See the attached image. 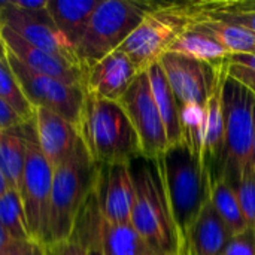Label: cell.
<instances>
[{
    "instance_id": "19",
    "label": "cell",
    "mask_w": 255,
    "mask_h": 255,
    "mask_svg": "<svg viewBox=\"0 0 255 255\" xmlns=\"http://www.w3.org/2000/svg\"><path fill=\"white\" fill-rule=\"evenodd\" d=\"M224 76H226V70L205 108L202 158L211 173L212 182L218 179L221 163H223V154H224V114H223V96H221Z\"/></svg>"
},
{
    "instance_id": "17",
    "label": "cell",
    "mask_w": 255,
    "mask_h": 255,
    "mask_svg": "<svg viewBox=\"0 0 255 255\" xmlns=\"http://www.w3.org/2000/svg\"><path fill=\"white\" fill-rule=\"evenodd\" d=\"M33 124L39 146L52 167L61 164L81 139L73 124L48 109L36 108Z\"/></svg>"
},
{
    "instance_id": "15",
    "label": "cell",
    "mask_w": 255,
    "mask_h": 255,
    "mask_svg": "<svg viewBox=\"0 0 255 255\" xmlns=\"http://www.w3.org/2000/svg\"><path fill=\"white\" fill-rule=\"evenodd\" d=\"M0 34L3 39V43L6 46L7 54L15 57L19 63H22L30 70L52 76L70 84H84L85 81V70L79 63L52 55L49 52H45L24 39H21L16 33L12 30L0 25Z\"/></svg>"
},
{
    "instance_id": "14",
    "label": "cell",
    "mask_w": 255,
    "mask_h": 255,
    "mask_svg": "<svg viewBox=\"0 0 255 255\" xmlns=\"http://www.w3.org/2000/svg\"><path fill=\"white\" fill-rule=\"evenodd\" d=\"M94 194L105 220L115 224L130 223L134 188L128 164L100 166Z\"/></svg>"
},
{
    "instance_id": "40",
    "label": "cell",
    "mask_w": 255,
    "mask_h": 255,
    "mask_svg": "<svg viewBox=\"0 0 255 255\" xmlns=\"http://www.w3.org/2000/svg\"><path fill=\"white\" fill-rule=\"evenodd\" d=\"M90 253V255H102L100 253H94V251H88Z\"/></svg>"
},
{
    "instance_id": "16",
    "label": "cell",
    "mask_w": 255,
    "mask_h": 255,
    "mask_svg": "<svg viewBox=\"0 0 255 255\" xmlns=\"http://www.w3.org/2000/svg\"><path fill=\"white\" fill-rule=\"evenodd\" d=\"M140 70L120 49L111 52L85 72V91L94 97L118 102Z\"/></svg>"
},
{
    "instance_id": "1",
    "label": "cell",
    "mask_w": 255,
    "mask_h": 255,
    "mask_svg": "<svg viewBox=\"0 0 255 255\" xmlns=\"http://www.w3.org/2000/svg\"><path fill=\"white\" fill-rule=\"evenodd\" d=\"M128 166L134 188L131 227L157 255H179L182 242L172 217L157 158L140 155Z\"/></svg>"
},
{
    "instance_id": "5",
    "label": "cell",
    "mask_w": 255,
    "mask_h": 255,
    "mask_svg": "<svg viewBox=\"0 0 255 255\" xmlns=\"http://www.w3.org/2000/svg\"><path fill=\"white\" fill-rule=\"evenodd\" d=\"M224 154L218 179L236 184L245 176L255 175L253 146L255 128V96L226 72L223 88Z\"/></svg>"
},
{
    "instance_id": "26",
    "label": "cell",
    "mask_w": 255,
    "mask_h": 255,
    "mask_svg": "<svg viewBox=\"0 0 255 255\" xmlns=\"http://www.w3.org/2000/svg\"><path fill=\"white\" fill-rule=\"evenodd\" d=\"M211 203L233 236L244 232L248 227L236 191L227 181L217 179L212 182Z\"/></svg>"
},
{
    "instance_id": "6",
    "label": "cell",
    "mask_w": 255,
    "mask_h": 255,
    "mask_svg": "<svg viewBox=\"0 0 255 255\" xmlns=\"http://www.w3.org/2000/svg\"><path fill=\"white\" fill-rule=\"evenodd\" d=\"M151 9L152 3L148 1L100 0L75 48V57L84 70L117 51Z\"/></svg>"
},
{
    "instance_id": "20",
    "label": "cell",
    "mask_w": 255,
    "mask_h": 255,
    "mask_svg": "<svg viewBox=\"0 0 255 255\" xmlns=\"http://www.w3.org/2000/svg\"><path fill=\"white\" fill-rule=\"evenodd\" d=\"M100 0H48L46 10L73 51Z\"/></svg>"
},
{
    "instance_id": "25",
    "label": "cell",
    "mask_w": 255,
    "mask_h": 255,
    "mask_svg": "<svg viewBox=\"0 0 255 255\" xmlns=\"http://www.w3.org/2000/svg\"><path fill=\"white\" fill-rule=\"evenodd\" d=\"M25 163V143L21 126L0 130V172L12 190L19 193Z\"/></svg>"
},
{
    "instance_id": "23",
    "label": "cell",
    "mask_w": 255,
    "mask_h": 255,
    "mask_svg": "<svg viewBox=\"0 0 255 255\" xmlns=\"http://www.w3.org/2000/svg\"><path fill=\"white\" fill-rule=\"evenodd\" d=\"M167 52H176L211 64L217 69L224 67L230 57V54L211 36L194 28H187L185 31H182L173 40Z\"/></svg>"
},
{
    "instance_id": "37",
    "label": "cell",
    "mask_w": 255,
    "mask_h": 255,
    "mask_svg": "<svg viewBox=\"0 0 255 255\" xmlns=\"http://www.w3.org/2000/svg\"><path fill=\"white\" fill-rule=\"evenodd\" d=\"M6 61H7V51H6V46H4L1 34H0V63H6Z\"/></svg>"
},
{
    "instance_id": "36",
    "label": "cell",
    "mask_w": 255,
    "mask_h": 255,
    "mask_svg": "<svg viewBox=\"0 0 255 255\" xmlns=\"http://www.w3.org/2000/svg\"><path fill=\"white\" fill-rule=\"evenodd\" d=\"M25 247H27V242H13L1 255H24Z\"/></svg>"
},
{
    "instance_id": "27",
    "label": "cell",
    "mask_w": 255,
    "mask_h": 255,
    "mask_svg": "<svg viewBox=\"0 0 255 255\" xmlns=\"http://www.w3.org/2000/svg\"><path fill=\"white\" fill-rule=\"evenodd\" d=\"M0 226L12 242L31 241L25 224L22 200L16 190L9 188L0 197Z\"/></svg>"
},
{
    "instance_id": "9",
    "label": "cell",
    "mask_w": 255,
    "mask_h": 255,
    "mask_svg": "<svg viewBox=\"0 0 255 255\" xmlns=\"http://www.w3.org/2000/svg\"><path fill=\"white\" fill-rule=\"evenodd\" d=\"M69 241L102 255H157L130 223L115 224L105 220L94 193L82 208Z\"/></svg>"
},
{
    "instance_id": "28",
    "label": "cell",
    "mask_w": 255,
    "mask_h": 255,
    "mask_svg": "<svg viewBox=\"0 0 255 255\" xmlns=\"http://www.w3.org/2000/svg\"><path fill=\"white\" fill-rule=\"evenodd\" d=\"M0 99L4 100L24 123H30L34 118V108L27 100L19 82L10 70L7 61L0 63Z\"/></svg>"
},
{
    "instance_id": "29",
    "label": "cell",
    "mask_w": 255,
    "mask_h": 255,
    "mask_svg": "<svg viewBox=\"0 0 255 255\" xmlns=\"http://www.w3.org/2000/svg\"><path fill=\"white\" fill-rule=\"evenodd\" d=\"M239 199L248 226L255 227V175H250L232 185Z\"/></svg>"
},
{
    "instance_id": "10",
    "label": "cell",
    "mask_w": 255,
    "mask_h": 255,
    "mask_svg": "<svg viewBox=\"0 0 255 255\" xmlns=\"http://www.w3.org/2000/svg\"><path fill=\"white\" fill-rule=\"evenodd\" d=\"M7 64L34 109L42 108L55 112L78 128L87 97L84 84H70L36 73L10 54H7Z\"/></svg>"
},
{
    "instance_id": "39",
    "label": "cell",
    "mask_w": 255,
    "mask_h": 255,
    "mask_svg": "<svg viewBox=\"0 0 255 255\" xmlns=\"http://www.w3.org/2000/svg\"><path fill=\"white\" fill-rule=\"evenodd\" d=\"M254 120H255V112H254ZM253 160H254V172H255V128H254V146H253Z\"/></svg>"
},
{
    "instance_id": "33",
    "label": "cell",
    "mask_w": 255,
    "mask_h": 255,
    "mask_svg": "<svg viewBox=\"0 0 255 255\" xmlns=\"http://www.w3.org/2000/svg\"><path fill=\"white\" fill-rule=\"evenodd\" d=\"M48 255H90V253L75 241H67L46 248Z\"/></svg>"
},
{
    "instance_id": "18",
    "label": "cell",
    "mask_w": 255,
    "mask_h": 255,
    "mask_svg": "<svg viewBox=\"0 0 255 255\" xmlns=\"http://www.w3.org/2000/svg\"><path fill=\"white\" fill-rule=\"evenodd\" d=\"M232 238V232L209 202L191 224L179 255H223Z\"/></svg>"
},
{
    "instance_id": "34",
    "label": "cell",
    "mask_w": 255,
    "mask_h": 255,
    "mask_svg": "<svg viewBox=\"0 0 255 255\" xmlns=\"http://www.w3.org/2000/svg\"><path fill=\"white\" fill-rule=\"evenodd\" d=\"M10 3L13 6H16V7H19V9L34 12V10L46 9L48 0H10Z\"/></svg>"
},
{
    "instance_id": "11",
    "label": "cell",
    "mask_w": 255,
    "mask_h": 255,
    "mask_svg": "<svg viewBox=\"0 0 255 255\" xmlns=\"http://www.w3.org/2000/svg\"><path fill=\"white\" fill-rule=\"evenodd\" d=\"M140 142L142 155L160 157L169 146L164 124L157 109L146 70L140 72L118 100Z\"/></svg>"
},
{
    "instance_id": "12",
    "label": "cell",
    "mask_w": 255,
    "mask_h": 255,
    "mask_svg": "<svg viewBox=\"0 0 255 255\" xmlns=\"http://www.w3.org/2000/svg\"><path fill=\"white\" fill-rule=\"evenodd\" d=\"M158 63L175 94L179 109L185 106L206 108L227 66L217 69L176 52H164Z\"/></svg>"
},
{
    "instance_id": "38",
    "label": "cell",
    "mask_w": 255,
    "mask_h": 255,
    "mask_svg": "<svg viewBox=\"0 0 255 255\" xmlns=\"http://www.w3.org/2000/svg\"><path fill=\"white\" fill-rule=\"evenodd\" d=\"M10 187H9V184L6 182V179H4V176L1 175V172H0V197L9 190Z\"/></svg>"
},
{
    "instance_id": "21",
    "label": "cell",
    "mask_w": 255,
    "mask_h": 255,
    "mask_svg": "<svg viewBox=\"0 0 255 255\" xmlns=\"http://www.w3.org/2000/svg\"><path fill=\"white\" fill-rule=\"evenodd\" d=\"M152 96L157 105V109L160 112L161 121L166 128L169 145H176L182 140V131H181V120H179V108L178 102L175 99V94L167 82V78L160 66V63H155L146 69Z\"/></svg>"
},
{
    "instance_id": "32",
    "label": "cell",
    "mask_w": 255,
    "mask_h": 255,
    "mask_svg": "<svg viewBox=\"0 0 255 255\" xmlns=\"http://www.w3.org/2000/svg\"><path fill=\"white\" fill-rule=\"evenodd\" d=\"M25 124L19 115L4 102L0 99V130H9V128H15Z\"/></svg>"
},
{
    "instance_id": "22",
    "label": "cell",
    "mask_w": 255,
    "mask_h": 255,
    "mask_svg": "<svg viewBox=\"0 0 255 255\" xmlns=\"http://www.w3.org/2000/svg\"><path fill=\"white\" fill-rule=\"evenodd\" d=\"M188 13V12H187ZM188 27L199 30L208 36H211L215 42H218L230 55L236 54H255V34L233 24H227L218 19L202 18V16H190Z\"/></svg>"
},
{
    "instance_id": "31",
    "label": "cell",
    "mask_w": 255,
    "mask_h": 255,
    "mask_svg": "<svg viewBox=\"0 0 255 255\" xmlns=\"http://www.w3.org/2000/svg\"><path fill=\"white\" fill-rule=\"evenodd\" d=\"M226 72L230 78L236 79L238 82H241L244 87H247L253 94L255 96V72L250 70L247 67L238 66V64H230L227 63L226 66Z\"/></svg>"
},
{
    "instance_id": "8",
    "label": "cell",
    "mask_w": 255,
    "mask_h": 255,
    "mask_svg": "<svg viewBox=\"0 0 255 255\" xmlns=\"http://www.w3.org/2000/svg\"><path fill=\"white\" fill-rule=\"evenodd\" d=\"M21 131L25 143V163L19 196L30 239L45 245L54 167L39 146L33 121L22 124Z\"/></svg>"
},
{
    "instance_id": "7",
    "label": "cell",
    "mask_w": 255,
    "mask_h": 255,
    "mask_svg": "<svg viewBox=\"0 0 255 255\" xmlns=\"http://www.w3.org/2000/svg\"><path fill=\"white\" fill-rule=\"evenodd\" d=\"M187 4L152 3V9L118 48L140 70L158 63L173 40L188 27Z\"/></svg>"
},
{
    "instance_id": "4",
    "label": "cell",
    "mask_w": 255,
    "mask_h": 255,
    "mask_svg": "<svg viewBox=\"0 0 255 255\" xmlns=\"http://www.w3.org/2000/svg\"><path fill=\"white\" fill-rule=\"evenodd\" d=\"M78 131L99 166L130 164L142 155L139 137L118 102L87 93Z\"/></svg>"
},
{
    "instance_id": "35",
    "label": "cell",
    "mask_w": 255,
    "mask_h": 255,
    "mask_svg": "<svg viewBox=\"0 0 255 255\" xmlns=\"http://www.w3.org/2000/svg\"><path fill=\"white\" fill-rule=\"evenodd\" d=\"M24 255H48V253H46L45 245H42L39 242H34V241H30V242H27Z\"/></svg>"
},
{
    "instance_id": "2",
    "label": "cell",
    "mask_w": 255,
    "mask_h": 255,
    "mask_svg": "<svg viewBox=\"0 0 255 255\" xmlns=\"http://www.w3.org/2000/svg\"><path fill=\"white\" fill-rule=\"evenodd\" d=\"M100 166L93 160L82 139L67 158L54 167L45 247L67 242L76 220L99 181Z\"/></svg>"
},
{
    "instance_id": "13",
    "label": "cell",
    "mask_w": 255,
    "mask_h": 255,
    "mask_svg": "<svg viewBox=\"0 0 255 255\" xmlns=\"http://www.w3.org/2000/svg\"><path fill=\"white\" fill-rule=\"evenodd\" d=\"M0 25L45 52L78 63L72 45L55 27L46 9L30 12L13 6L10 0L0 1Z\"/></svg>"
},
{
    "instance_id": "24",
    "label": "cell",
    "mask_w": 255,
    "mask_h": 255,
    "mask_svg": "<svg viewBox=\"0 0 255 255\" xmlns=\"http://www.w3.org/2000/svg\"><path fill=\"white\" fill-rule=\"evenodd\" d=\"M190 16L218 19L227 24L242 27L255 34V1H212L188 3Z\"/></svg>"
},
{
    "instance_id": "3",
    "label": "cell",
    "mask_w": 255,
    "mask_h": 255,
    "mask_svg": "<svg viewBox=\"0 0 255 255\" xmlns=\"http://www.w3.org/2000/svg\"><path fill=\"white\" fill-rule=\"evenodd\" d=\"M157 163L182 242L203 206L211 202L212 178L202 158L184 142L169 145Z\"/></svg>"
},
{
    "instance_id": "30",
    "label": "cell",
    "mask_w": 255,
    "mask_h": 255,
    "mask_svg": "<svg viewBox=\"0 0 255 255\" xmlns=\"http://www.w3.org/2000/svg\"><path fill=\"white\" fill-rule=\"evenodd\" d=\"M223 255H255V227L248 226L244 232L235 235Z\"/></svg>"
}]
</instances>
